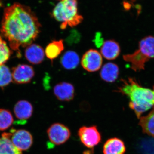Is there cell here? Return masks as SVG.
<instances>
[{
  "label": "cell",
  "instance_id": "15",
  "mask_svg": "<svg viewBox=\"0 0 154 154\" xmlns=\"http://www.w3.org/2000/svg\"><path fill=\"white\" fill-rule=\"evenodd\" d=\"M119 75V68L117 65L113 63L105 64L100 72V77L103 81L113 83L117 79Z\"/></svg>",
  "mask_w": 154,
  "mask_h": 154
},
{
  "label": "cell",
  "instance_id": "17",
  "mask_svg": "<svg viewBox=\"0 0 154 154\" xmlns=\"http://www.w3.org/2000/svg\"><path fill=\"white\" fill-rule=\"evenodd\" d=\"M63 41L62 39L54 40L50 43L45 50V54L47 58L51 60L57 58L63 51Z\"/></svg>",
  "mask_w": 154,
  "mask_h": 154
},
{
  "label": "cell",
  "instance_id": "11",
  "mask_svg": "<svg viewBox=\"0 0 154 154\" xmlns=\"http://www.w3.org/2000/svg\"><path fill=\"white\" fill-rule=\"evenodd\" d=\"M101 54L108 60H113L118 57L120 53V47L117 42L108 40L102 44Z\"/></svg>",
  "mask_w": 154,
  "mask_h": 154
},
{
  "label": "cell",
  "instance_id": "23",
  "mask_svg": "<svg viewBox=\"0 0 154 154\" xmlns=\"http://www.w3.org/2000/svg\"><path fill=\"white\" fill-rule=\"evenodd\" d=\"M2 4L1 2V0H0V7H2Z\"/></svg>",
  "mask_w": 154,
  "mask_h": 154
},
{
  "label": "cell",
  "instance_id": "5",
  "mask_svg": "<svg viewBox=\"0 0 154 154\" xmlns=\"http://www.w3.org/2000/svg\"><path fill=\"white\" fill-rule=\"evenodd\" d=\"M81 142L88 148L92 149L101 141V134L96 126H83L78 131Z\"/></svg>",
  "mask_w": 154,
  "mask_h": 154
},
{
  "label": "cell",
  "instance_id": "22",
  "mask_svg": "<svg viewBox=\"0 0 154 154\" xmlns=\"http://www.w3.org/2000/svg\"><path fill=\"white\" fill-rule=\"evenodd\" d=\"M11 54L12 51L0 34V66L2 65L9 59Z\"/></svg>",
  "mask_w": 154,
  "mask_h": 154
},
{
  "label": "cell",
  "instance_id": "6",
  "mask_svg": "<svg viewBox=\"0 0 154 154\" xmlns=\"http://www.w3.org/2000/svg\"><path fill=\"white\" fill-rule=\"evenodd\" d=\"M48 139L54 145L65 143L70 137L71 132L67 127L59 123L53 124L47 130Z\"/></svg>",
  "mask_w": 154,
  "mask_h": 154
},
{
  "label": "cell",
  "instance_id": "18",
  "mask_svg": "<svg viewBox=\"0 0 154 154\" xmlns=\"http://www.w3.org/2000/svg\"><path fill=\"white\" fill-rule=\"evenodd\" d=\"M140 119L139 124L141 127L143 132L154 138V106L147 115Z\"/></svg>",
  "mask_w": 154,
  "mask_h": 154
},
{
  "label": "cell",
  "instance_id": "20",
  "mask_svg": "<svg viewBox=\"0 0 154 154\" xmlns=\"http://www.w3.org/2000/svg\"><path fill=\"white\" fill-rule=\"evenodd\" d=\"M14 122L13 116L9 110L0 109V131L8 129Z\"/></svg>",
  "mask_w": 154,
  "mask_h": 154
},
{
  "label": "cell",
  "instance_id": "10",
  "mask_svg": "<svg viewBox=\"0 0 154 154\" xmlns=\"http://www.w3.org/2000/svg\"><path fill=\"white\" fill-rule=\"evenodd\" d=\"M54 93L58 100L68 102L74 98L75 88L70 83L60 82L54 86Z\"/></svg>",
  "mask_w": 154,
  "mask_h": 154
},
{
  "label": "cell",
  "instance_id": "1",
  "mask_svg": "<svg viewBox=\"0 0 154 154\" xmlns=\"http://www.w3.org/2000/svg\"><path fill=\"white\" fill-rule=\"evenodd\" d=\"M41 27L36 14L28 6L16 3L5 9L1 33L14 50L18 51L20 47L31 45Z\"/></svg>",
  "mask_w": 154,
  "mask_h": 154
},
{
  "label": "cell",
  "instance_id": "12",
  "mask_svg": "<svg viewBox=\"0 0 154 154\" xmlns=\"http://www.w3.org/2000/svg\"><path fill=\"white\" fill-rule=\"evenodd\" d=\"M45 55L44 50L37 44L30 45L25 51V56L27 60L33 64L41 63L44 60Z\"/></svg>",
  "mask_w": 154,
  "mask_h": 154
},
{
  "label": "cell",
  "instance_id": "2",
  "mask_svg": "<svg viewBox=\"0 0 154 154\" xmlns=\"http://www.w3.org/2000/svg\"><path fill=\"white\" fill-rule=\"evenodd\" d=\"M122 84L116 91L127 96L129 106L137 118L154 106V86L152 89L144 88L133 78L122 80Z\"/></svg>",
  "mask_w": 154,
  "mask_h": 154
},
{
  "label": "cell",
  "instance_id": "19",
  "mask_svg": "<svg viewBox=\"0 0 154 154\" xmlns=\"http://www.w3.org/2000/svg\"><path fill=\"white\" fill-rule=\"evenodd\" d=\"M0 154H22L12 143L9 133H4L0 138Z\"/></svg>",
  "mask_w": 154,
  "mask_h": 154
},
{
  "label": "cell",
  "instance_id": "13",
  "mask_svg": "<svg viewBox=\"0 0 154 154\" xmlns=\"http://www.w3.org/2000/svg\"><path fill=\"white\" fill-rule=\"evenodd\" d=\"M125 151L124 143L118 138L109 139L103 146V154H124Z\"/></svg>",
  "mask_w": 154,
  "mask_h": 154
},
{
  "label": "cell",
  "instance_id": "21",
  "mask_svg": "<svg viewBox=\"0 0 154 154\" xmlns=\"http://www.w3.org/2000/svg\"><path fill=\"white\" fill-rule=\"evenodd\" d=\"M13 80L12 73L5 65L0 66V87L8 85Z\"/></svg>",
  "mask_w": 154,
  "mask_h": 154
},
{
  "label": "cell",
  "instance_id": "7",
  "mask_svg": "<svg viewBox=\"0 0 154 154\" xmlns=\"http://www.w3.org/2000/svg\"><path fill=\"white\" fill-rule=\"evenodd\" d=\"M103 63L102 55L98 51L90 49L85 53L81 60V65L86 71L90 72L101 69Z\"/></svg>",
  "mask_w": 154,
  "mask_h": 154
},
{
  "label": "cell",
  "instance_id": "3",
  "mask_svg": "<svg viewBox=\"0 0 154 154\" xmlns=\"http://www.w3.org/2000/svg\"><path fill=\"white\" fill-rule=\"evenodd\" d=\"M78 6V0H62L54 8L52 17L61 23V29L75 27L82 22L83 17L79 14Z\"/></svg>",
  "mask_w": 154,
  "mask_h": 154
},
{
  "label": "cell",
  "instance_id": "16",
  "mask_svg": "<svg viewBox=\"0 0 154 154\" xmlns=\"http://www.w3.org/2000/svg\"><path fill=\"white\" fill-rule=\"evenodd\" d=\"M80 62L79 57L78 54L72 51L65 53L60 59V63L64 68L68 70L75 69Z\"/></svg>",
  "mask_w": 154,
  "mask_h": 154
},
{
  "label": "cell",
  "instance_id": "14",
  "mask_svg": "<svg viewBox=\"0 0 154 154\" xmlns=\"http://www.w3.org/2000/svg\"><path fill=\"white\" fill-rule=\"evenodd\" d=\"M14 112L17 119L25 121L30 118L33 114V106L28 101L21 100L15 105Z\"/></svg>",
  "mask_w": 154,
  "mask_h": 154
},
{
  "label": "cell",
  "instance_id": "24",
  "mask_svg": "<svg viewBox=\"0 0 154 154\" xmlns=\"http://www.w3.org/2000/svg\"><path fill=\"white\" fill-rule=\"evenodd\" d=\"M61 1H62V0H61Z\"/></svg>",
  "mask_w": 154,
  "mask_h": 154
},
{
  "label": "cell",
  "instance_id": "8",
  "mask_svg": "<svg viewBox=\"0 0 154 154\" xmlns=\"http://www.w3.org/2000/svg\"><path fill=\"white\" fill-rule=\"evenodd\" d=\"M9 134L12 143L20 152L27 150L33 144V137L28 131L24 129L15 130Z\"/></svg>",
  "mask_w": 154,
  "mask_h": 154
},
{
  "label": "cell",
  "instance_id": "4",
  "mask_svg": "<svg viewBox=\"0 0 154 154\" xmlns=\"http://www.w3.org/2000/svg\"><path fill=\"white\" fill-rule=\"evenodd\" d=\"M154 58V37L148 36L142 39L138 49L130 54L123 56V60L131 64V68L135 72L145 69L146 63Z\"/></svg>",
  "mask_w": 154,
  "mask_h": 154
},
{
  "label": "cell",
  "instance_id": "9",
  "mask_svg": "<svg viewBox=\"0 0 154 154\" xmlns=\"http://www.w3.org/2000/svg\"><path fill=\"white\" fill-rule=\"evenodd\" d=\"M35 72L32 66L28 65H19L13 69L12 79L17 84H26L30 82Z\"/></svg>",
  "mask_w": 154,
  "mask_h": 154
}]
</instances>
